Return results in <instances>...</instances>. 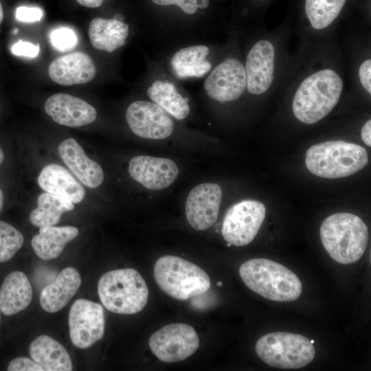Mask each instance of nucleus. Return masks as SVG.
<instances>
[{
  "label": "nucleus",
  "mask_w": 371,
  "mask_h": 371,
  "mask_svg": "<svg viewBox=\"0 0 371 371\" xmlns=\"http://www.w3.org/2000/svg\"><path fill=\"white\" fill-rule=\"evenodd\" d=\"M239 274L249 289L271 301H294L302 291V282L295 273L269 259L249 260L240 265Z\"/></svg>",
  "instance_id": "1"
},
{
  "label": "nucleus",
  "mask_w": 371,
  "mask_h": 371,
  "mask_svg": "<svg viewBox=\"0 0 371 371\" xmlns=\"http://www.w3.org/2000/svg\"><path fill=\"white\" fill-rule=\"evenodd\" d=\"M322 243L337 262L349 265L359 260L368 242V229L363 220L347 212L333 214L322 222Z\"/></svg>",
  "instance_id": "2"
},
{
  "label": "nucleus",
  "mask_w": 371,
  "mask_h": 371,
  "mask_svg": "<svg viewBox=\"0 0 371 371\" xmlns=\"http://www.w3.org/2000/svg\"><path fill=\"white\" fill-rule=\"evenodd\" d=\"M343 82L333 70L319 71L306 78L294 95L292 110L300 122L313 124L326 117L341 96Z\"/></svg>",
  "instance_id": "3"
},
{
  "label": "nucleus",
  "mask_w": 371,
  "mask_h": 371,
  "mask_svg": "<svg viewBox=\"0 0 371 371\" xmlns=\"http://www.w3.org/2000/svg\"><path fill=\"white\" fill-rule=\"evenodd\" d=\"M305 162L313 175L338 179L354 175L368 162L366 150L360 145L341 140L328 141L311 146Z\"/></svg>",
  "instance_id": "4"
},
{
  "label": "nucleus",
  "mask_w": 371,
  "mask_h": 371,
  "mask_svg": "<svg viewBox=\"0 0 371 371\" xmlns=\"http://www.w3.org/2000/svg\"><path fill=\"white\" fill-rule=\"evenodd\" d=\"M99 298L109 311L123 315L140 312L148 299V289L142 275L134 269L108 271L98 284Z\"/></svg>",
  "instance_id": "5"
},
{
  "label": "nucleus",
  "mask_w": 371,
  "mask_h": 371,
  "mask_svg": "<svg viewBox=\"0 0 371 371\" xmlns=\"http://www.w3.org/2000/svg\"><path fill=\"white\" fill-rule=\"evenodd\" d=\"M153 273L159 288L178 300L203 294L211 284L210 277L203 269L175 256L159 258L155 264Z\"/></svg>",
  "instance_id": "6"
},
{
  "label": "nucleus",
  "mask_w": 371,
  "mask_h": 371,
  "mask_svg": "<svg viewBox=\"0 0 371 371\" xmlns=\"http://www.w3.org/2000/svg\"><path fill=\"white\" fill-rule=\"evenodd\" d=\"M258 357L267 365L282 369H298L309 364L315 350L306 337L286 332L262 336L256 344Z\"/></svg>",
  "instance_id": "7"
},
{
  "label": "nucleus",
  "mask_w": 371,
  "mask_h": 371,
  "mask_svg": "<svg viewBox=\"0 0 371 371\" xmlns=\"http://www.w3.org/2000/svg\"><path fill=\"white\" fill-rule=\"evenodd\" d=\"M266 207L256 200L246 199L232 205L226 212L222 236L231 245L249 244L256 236L265 220Z\"/></svg>",
  "instance_id": "8"
},
{
  "label": "nucleus",
  "mask_w": 371,
  "mask_h": 371,
  "mask_svg": "<svg viewBox=\"0 0 371 371\" xmlns=\"http://www.w3.org/2000/svg\"><path fill=\"white\" fill-rule=\"evenodd\" d=\"M148 344L160 361L173 363L183 361L196 352L200 341L193 327L177 323L155 331L149 338Z\"/></svg>",
  "instance_id": "9"
},
{
  "label": "nucleus",
  "mask_w": 371,
  "mask_h": 371,
  "mask_svg": "<svg viewBox=\"0 0 371 371\" xmlns=\"http://www.w3.org/2000/svg\"><path fill=\"white\" fill-rule=\"evenodd\" d=\"M68 321L71 341L78 348H88L103 337L104 313L98 303L76 300L70 308Z\"/></svg>",
  "instance_id": "10"
},
{
  "label": "nucleus",
  "mask_w": 371,
  "mask_h": 371,
  "mask_svg": "<svg viewBox=\"0 0 371 371\" xmlns=\"http://www.w3.org/2000/svg\"><path fill=\"white\" fill-rule=\"evenodd\" d=\"M131 131L138 137L150 139L168 137L174 129L172 119L157 104L147 101L131 103L126 112Z\"/></svg>",
  "instance_id": "11"
},
{
  "label": "nucleus",
  "mask_w": 371,
  "mask_h": 371,
  "mask_svg": "<svg viewBox=\"0 0 371 371\" xmlns=\"http://www.w3.org/2000/svg\"><path fill=\"white\" fill-rule=\"evenodd\" d=\"M247 87L246 71L235 58H227L216 66L204 83L207 95L221 102L239 98Z\"/></svg>",
  "instance_id": "12"
},
{
  "label": "nucleus",
  "mask_w": 371,
  "mask_h": 371,
  "mask_svg": "<svg viewBox=\"0 0 371 371\" xmlns=\"http://www.w3.org/2000/svg\"><path fill=\"white\" fill-rule=\"evenodd\" d=\"M222 190L218 184L204 183L195 186L186 201V216L189 224L198 231L210 228L216 221Z\"/></svg>",
  "instance_id": "13"
},
{
  "label": "nucleus",
  "mask_w": 371,
  "mask_h": 371,
  "mask_svg": "<svg viewBox=\"0 0 371 371\" xmlns=\"http://www.w3.org/2000/svg\"><path fill=\"white\" fill-rule=\"evenodd\" d=\"M179 168L172 159L139 155L128 164L130 176L145 188L159 190L170 186L177 178Z\"/></svg>",
  "instance_id": "14"
},
{
  "label": "nucleus",
  "mask_w": 371,
  "mask_h": 371,
  "mask_svg": "<svg viewBox=\"0 0 371 371\" xmlns=\"http://www.w3.org/2000/svg\"><path fill=\"white\" fill-rule=\"evenodd\" d=\"M45 113L57 124L80 127L93 122L95 109L85 100L67 93H56L47 98Z\"/></svg>",
  "instance_id": "15"
},
{
  "label": "nucleus",
  "mask_w": 371,
  "mask_h": 371,
  "mask_svg": "<svg viewBox=\"0 0 371 371\" xmlns=\"http://www.w3.org/2000/svg\"><path fill=\"white\" fill-rule=\"evenodd\" d=\"M275 52L267 40L258 41L246 60L247 87L249 93L260 95L271 85L273 80Z\"/></svg>",
  "instance_id": "16"
},
{
  "label": "nucleus",
  "mask_w": 371,
  "mask_h": 371,
  "mask_svg": "<svg viewBox=\"0 0 371 371\" xmlns=\"http://www.w3.org/2000/svg\"><path fill=\"white\" fill-rule=\"evenodd\" d=\"M58 150L63 161L84 186L96 188L102 183L104 175L102 167L87 155L76 139L63 140Z\"/></svg>",
  "instance_id": "17"
},
{
  "label": "nucleus",
  "mask_w": 371,
  "mask_h": 371,
  "mask_svg": "<svg viewBox=\"0 0 371 371\" xmlns=\"http://www.w3.org/2000/svg\"><path fill=\"white\" fill-rule=\"evenodd\" d=\"M96 74L92 58L82 52H72L54 60L48 67L51 80L68 86L91 81Z\"/></svg>",
  "instance_id": "18"
},
{
  "label": "nucleus",
  "mask_w": 371,
  "mask_h": 371,
  "mask_svg": "<svg viewBox=\"0 0 371 371\" xmlns=\"http://www.w3.org/2000/svg\"><path fill=\"white\" fill-rule=\"evenodd\" d=\"M37 183L46 192L66 198L73 203H80L85 190L80 182L64 167L56 164L45 166L41 170Z\"/></svg>",
  "instance_id": "19"
},
{
  "label": "nucleus",
  "mask_w": 371,
  "mask_h": 371,
  "mask_svg": "<svg viewBox=\"0 0 371 371\" xmlns=\"http://www.w3.org/2000/svg\"><path fill=\"white\" fill-rule=\"evenodd\" d=\"M81 284V278L74 267L63 269L56 279L45 286L40 294V304L47 313H56L74 296Z\"/></svg>",
  "instance_id": "20"
},
{
  "label": "nucleus",
  "mask_w": 371,
  "mask_h": 371,
  "mask_svg": "<svg viewBox=\"0 0 371 371\" xmlns=\"http://www.w3.org/2000/svg\"><path fill=\"white\" fill-rule=\"evenodd\" d=\"M32 288L27 276L22 271L9 273L0 287V311L5 316L15 315L30 304Z\"/></svg>",
  "instance_id": "21"
},
{
  "label": "nucleus",
  "mask_w": 371,
  "mask_h": 371,
  "mask_svg": "<svg viewBox=\"0 0 371 371\" xmlns=\"http://www.w3.org/2000/svg\"><path fill=\"white\" fill-rule=\"evenodd\" d=\"M32 360L45 371H71L73 365L65 347L52 337L43 335L29 346Z\"/></svg>",
  "instance_id": "22"
},
{
  "label": "nucleus",
  "mask_w": 371,
  "mask_h": 371,
  "mask_svg": "<svg viewBox=\"0 0 371 371\" xmlns=\"http://www.w3.org/2000/svg\"><path fill=\"white\" fill-rule=\"evenodd\" d=\"M78 234V229L74 226H43L32 238L31 245L38 258L45 260L54 259Z\"/></svg>",
  "instance_id": "23"
},
{
  "label": "nucleus",
  "mask_w": 371,
  "mask_h": 371,
  "mask_svg": "<svg viewBox=\"0 0 371 371\" xmlns=\"http://www.w3.org/2000/svg\"><path fill=\"white\" fill-rule=\"evenodd\" d=\"M128 25L122 21L93 19L89 27V37L94 48L112 52L125 45Z\"/></svg>",
  "instance_id": "24"
},
{
  "label": "nucleus",
  "mask_w": 371,
  "mask_h": 371,
  "mask_svg": "<svg viewBox=\"0 0 371 371\" xmlns=\"http://www.w3.org/2000/svg\"><path fill=\"white\" fill-rule=\"evenodd\" d=\"M209 52L205 45L190 46L179 50L170 61L175 75L182 79L203 76L212 67L205 59Z\"/></svg>",
  "instance_id": "25"
},
{
  "label": "nucleus",
  "mask_w": 371,
  "mask_h": 371,
  "mask_svg": "<svg viewBox=\"0 0 371 371\" xmlns=\"http://www.w3.org/2000/svg\"><path fill=\"white\" fill-rule=\"evenodd\" d=\"M74 209V203L69 199L45 192L38 195L37 207L30 212L29 220L36 227L53 226L65 212Z\"/></svg>",
  "instance_id": "26"
},
{
  "label": "nucleus",
  "mask_w": 371,
  "mask_h": 371,
  "mask_svg": "<svg viewBox=\"0 0 371 371\" xmlns=\"http://www.w3.org/2000/svg\"><path fill=\"white\" fill-rule=\"evenodd\" d=\"M147 94L158 106L177 120L185 119L190 113L188 102L171 82L156 80L148 89Z\"/></svg>",
  "instance_id": "27"
},
{
  "label": "nucleus",
  "mask_w": 371,
  "mask_h": 371,
  "mask_svg": "<svg viewBox=\"0 0 371 371\" xmlns=\"http://www.w3.org/2000/svg\"><path fill=\"white\" fill-rule=\"evenodd\" d=\"M346 0H306L305 12L312 27H327L339 14Z\"/></svg>",
  "instance_id": "28"
},
{
  "label": "nucleus",
  "mask_w": 371,
  "mask_h": 371,
  "mask_svg": "<svg viewBox=\"0 0 371 371\" xmlns=\"http://www.w3.org/2000/svg\"><path fill=\"white\" fill-rule=\"evenodd\" d=\"M24 237L13 225L0 221V263L11 260L21 248Z\"/></svg>",
  "instance_id": "29"
},
{
  "label": "nucleus",
  "mask_w": 371,
  "mask_h": 371,
  "mask_svg": "<svg viewBox=\"0 0 371 371\" xmlns=\"http://www.w3.org/2000/svg\"><path fill=\"white\" fill-rule=\"evenodd\" d=\"M49 37L53 47L62 52L73 49L78 42L76 33L69 27H59L53 30Z\"/></svg>",
  "instance_id": "30"
},
{
  "label": "nucleus",
  "mask_w": 371,
  "mask_h": 371,
  "mask_svg": "<svg viewBox=\"0 0 371 371\" xmlns=\"http://www.w3.org/2000/svg\"><path fill=\"white\" fill-rule=\"evenodd\" d=\"M43 10L36 6H19L15 10V18L17 21L25 23H33L41 20Z\"/></svg>",
  "instance_id": "31"
},
{
  "label": "nucleus",
  "mask_w": 371,
  "mask_h": 371,
  "mask_svg": "<svg viewBox=\"0 0 371 371\" xmlns=\"http://www.w3.org/2000/svg\"><path fill=\"white\" fill-rule=\"evenodd\" d=\"M40 51L38 44L34 45L32 43L19 40L11 47L12 53L17 56H24L28 58H35Z\"/></svg>",
  "instance_id": "32"
},
{
  "label": "nucleus",
  "mask_w": 371,
  "mask_h": 371,
  "mask_svg": "<svg viewBox=\"0 0 371 371\" xmlns=\"http://www.w3.org/2000/svg\"><path fill=\"white\" fill-rule=\"evenodd\" d=\"M8 371H43L42 368L30 359L19 357L13 359L8 365Z\"/></svg>",
  "instance_id": "33"
},
{
  "label": "nucleus",
  "mask_w": 371,
  "mask_h": 371,
  "mask_svg": "<svg viewBox=\"0 0 371 371\" xmlns=\"http://www.w3.org/2000/svg\"><path fill=\"white\" fill-rule=\"evenodd\" d=\"M196 1L197 0H152L154 3L159 5H175L188 14H192L196 12Z\"/></svg>",
  "instance_id": "34"
},
{
  "label": "nucleus",
  "mask_w": 371,
  "mask_h": 371,
  "mask_svg": "<svg viewBox=\"0 0 371 371\" xmlns=\"http://www.w3.org/2000/svg\"><path fill=\"white\" fill-rule=\"evenodd\" d=\"M359 76L363 87L371 93V60L368 59L361 63L359 69Z\"/></svg>",
  "instance_id": "35"
},
{
  "label": "nucleus",
  "mask_w": 371,
  "mask_h": 371,
  "mask_svg": "<svg viewBox=\"0 0 371 371\" xmlns=\"http://www.w3.org/2000/svg\"><path fill=\"white\" fill-rule=\"evenodd\" d=\"M361 138L368 146H371V120H368L361 129Z\"/></svg>",
  "instance_id": "36"
},
{
  "label": "nucleus",
  "mask_w": 371,
  "mask_h": 371,
  "mask_svg": "<svg viewBox=\"0 0 371 371\" xmlns=\"http://www.w3.org/2000/svg\"><path fill=\"white\" fill-rule=\"evenodd\" d=\"M77 2L85 7L87 8H95L100 7L104 0H76Z\"/></svg>",
  "instance_id": "37"
},
{
  "label": "nucleus",
  "mask_w": 371,
  "mask_h": 371,
  "mask_svg": "<svg viewBox=\"0 0 371 371\" xmlns=\"http://www.w3.org/2000/svg\"><path fill=\"white\" fill-rule=\"evenodd\" d=\"M3 206V193L1 188H0V212L2 210Z\"/></svg>",
  "instance_id": "38"
},
{
  "label": "nucleus",
  "mask_w": 371,
  "mask_h": 371,
  "mask_svg": "<svg viewBox=\"0 0 371 371\" xmlns=\"http://www.w3.org/2000/svg\"><path fill=\"white\" fill-rule=\"evenodd\" d=\"M4 160V153L1 148L0 147V166L2 164Z\"/></svg>",
  "instance_id": "39"
},
{
  "label": "nucleus",
  "mask_w": 371,
  "mask_h": 371,
  "mask_svg": "<svg viewBox=\"0 0 371 371\" xmlns=\"http://www.w3.org/2000/svg\"><path fill=\"white\" fill-rule=\"evenodd\" d=\"M3 18V10L2 5L0 2V23L2 22Z\"/></svg>",
  "instance_id": "40"
},
{
  "label": "nucleus",
  "mask_w": 371,
  "mask_h": 371,
  "mask_svg": "<svg viewBox=\"0 0 371 371\" xmlns=\"http://www.w3.org/2000/svg\"><path fill=\"white\" fill-rule=\"evenodd\" d=\"M114 19L121 21L122 19V17L120 14H117L114 16Z\"/></svg>",
  "instance_id": "41"
},
{
  "label": "nucleus",
  "mask_w": 371,
  "mask_h": 371,
  "mask_svg": "<svg viewBox=\"0 0 371 371\" xmlns=\"http://www.w3.org/2000/svg\"><path fill=\"white\" fill-rule=\"evenodd\" d=\"M18 32H19V29H18V28H15V29L13 30L12 32H13V34H16L18 33Z\"/></svg>",
  "instance_id": "42"
},
{
  "label": "nucleus",
  "mask_w": 371,
  "mask_h": 371,
  "mask_svg": "<svg viewBox=\"0 0 371 371\" xmlns=\"http://www.w3.org/2000/svg\"><path fill=\"white\" fill-rule=\"evenodd\" d=\"M217 285H218V286H222V282H217Z\"/></svg>",
  "instance_id": "43"
},
{
  "label": "nucleus",
  "mask_w": 371,
  "mask_h": 371,
  "mask_svg": "<svg viewBox=\"0 0 371 371\" xmlns=\"http://www.w3.org/2000/svg\"><path fill=\"white\" fill-rule=\"evenodd\" d=\"M1 311H0V322H1Z\"/></svg>",
  "instance_id": "44"
}]
</instances>
